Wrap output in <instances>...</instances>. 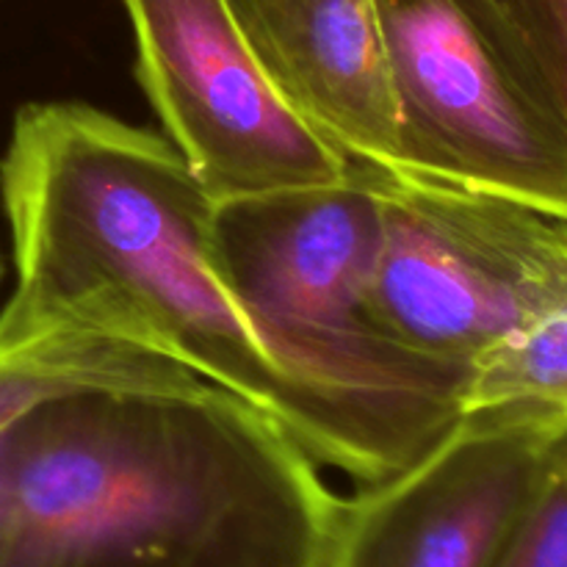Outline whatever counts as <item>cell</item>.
<instances>
[{"label": "cell", "instance_id": "6da1fadb", "mask_svg": "<svg viewBox=\"0 0 567 567\" xmlns=\"http://www.w3.org/2000/svg\"><path fill=\"white\" fill-rule=\"evenodd\" d=\"M0 194L17 266L3 338H92L169 360L360 485L396 474L452 426L330 385L277 347L227 280L216 199L169 138L89 105H25Z\"/></svg>", "mask_w": 567, "mask_h": 567}, {"label": "cell", "instance_id": "7a4b0ae2", "mask_svg": "<svg viewBox=\"0 0 567 567\" xmlns=\"http://www.w3.org/2000/svg\"><path fill=\"white\" fill-rule=\"evenodd\" d=\"M319 468L236 393L61 336L6 432L0 567H324Z\"/></svg>", "mask_w": 567, "mask_h": 567}, {"label": "cell", "instance_id": "3957f363", "mask_svg": "<svg viewBox=\"0 0 567 567\" xmlns=\"http://www.w3.org/2000/svg\"><path fill=\"white\" fill-rule=\"evenodd\" d=\"M214 238L241 302L305 371L437 424L460 419L463 377L402 354L371 321L382 208L363 164L332 186L216 199Z\"/></svg>", "mask_w": 567, "mask_h": 567}, {"label": "cell", "instance_id": "277c9868", "mask_svg": "<svg viewBox=\"0 0 567 567\" xmlns=\"http://www.w3.org/2000/svg\"><path fill=\"white\" fill-rule=\"evenodd\" d=\"M365 172L382 208L369 313L402 354L465 377L567 297L565 216L380 166Z\"/></svg>", "mask_w": 567, "mask_h": 567}, {"label": "cell", "instance_id": "5b68a950", "mask_svg": "<svg viewBox=\"0 0 567 567\" xmlns=\"http://www.w3.org/2000/svg\"><path fill=\"white\" fill-rule=\"evenodd\" d=\"M402 172L567 219V147L471 0H377Z\"/></svg>", "mask_w": 567, "mask_h": 567}, {"label": "cell", "instance_id": "8992f818", "mask_svg": "<svg viewBox=\"0 0 567 567\" xmlns=\"http://www.w3.org/2000/svg\"><path fill=\"white\" fill-rule=\"evenodd\" d=\"M122 3L144 92L210 197L349 181L352 161L277 92L225 0Z\"/></svg>", "mask_w": 567, "mask_h": 567}, {"label": "cell", "instance_id": "52a82bcc", "mask_svg": "<svg viewBox=\"0 0 567 567\" xmlns=\"http://www.w3.org/2000/svg\"><path fill=\"white\" fill-rule=\"evenodd\" d=\"M554 443L460 415L413 463L341 498L324 567H496Z\"/></svg>", "mask_w": 567, "mask_h": 567}, {"label": "cell", "instance_id": "ba28073f", "mask_svg": "<svg viewBox=\"0 0 567 567\" xmlns=\"http://www.w3.org/2000/svg\"><path fill=\"white\" fill-rule=\"evenodd\" d=\"M277 92L352 164L402 172L377 0H225Z\"/></svg>", "mask_w": 567, "mask_h": 567}, {"label": "cell", "instance_id": "9c48e42d", "mask_svg": "<svg viewBox=\"0 0 567 567\" xmlns=\"http://www.w3.org/2000/svg\"><path fill=\"white\" fill-rule=\"evenodd\" d=\"M460 415H498L567 435V297L465 369Z\"/></svg>", "mask_w": 567, "mask_h": 567}, {"label": "cell", "instance_id": "30bf717a", "mask_svg": "<svg viewBox=\"0 0 567 567\" xmlns=\"http://www.w3.org/2000/svg\"><path fill=\"white\" fill-rule=\"evenodd\" d=\"M567 147V0H471Z\"/></svg>", "mask_w": 567, "mask_h": 567}, {"label": "cell", "instance_id": "8fae6325", "mask_svg": "<svg viewBox=\"0 0 567 567\" xmlns=\"http://www.w3.org/2000/svg\"><path fill=\"white\" fill-rule=\"evenodd\" d=\"M496 567H567V435L548 449Z\"/></svg>", "mask_w": 567, "mask_h": 567}, {"label": "cell", "instance_id": "7c38bea8", "mask_svg": "<svg viewBox=\"0 0 567 567\" xmlns=\"http://www.w3.org/2000/svg\"><path fill=\"white\" fill-rule=\"evenodd\" d=\"M59 338H37V341H17L0 336V515L6 504V432L17 404L33 385L39 371L53 358Z\"/></svg>", "mask_w": 567, "mask_h": 567}, {"label": "cell", "instance_id": "4fadbf2b", "mask_svg": "<svg viewBox=\"0 0 567 567\" xmlns=\"http://www.w3.org/2000/svg\"><path fill=\"white\" fill-rule=\"evenodd\" d=\"M0 280H3V258H0Z\"/></svg>", "mask_w": 567, "mask_h": 567}]
</instances>
